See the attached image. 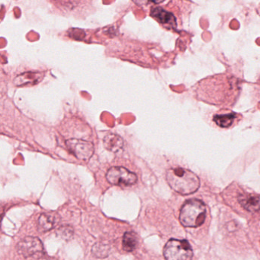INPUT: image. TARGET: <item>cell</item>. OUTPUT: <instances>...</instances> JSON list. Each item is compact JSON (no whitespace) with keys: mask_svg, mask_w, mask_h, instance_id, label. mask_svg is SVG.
Listing matches in <instances>:
<instances>
[{"mask_svg":"<svg viewBox=\"0 0 260 260\" xmlns=\"http://www.w3.org/2000/svg\"><path fill=\"white\" fill-rule=\"evenodd\" d=\"M167 180L174 191L182 194H192L200 186L199 177L190 170L181 167L170 169L167 171Z\"/></svg>","mask_w":260,"mask_h":260,"instance_id":"6da1fadb","label":"cell"},{"mask_svg":"<svg viewBox=\"0 0 260 260\" xmlns=\"http://www.w3.org/2000/svg\"><path fill=\"white\" fill-rule=\"evenodd\" d=\"M206 216V208L203 202L197 199L188 200L184 204L179 215V220L187 228H198L203 224Z\"/></svg>","mask_w":260,"mask_h":260,"instance_id":"7a4b0ae2","label":"cell"},{"mask_svg":"<svg viewBox=\"0 0 260 260\" xmlns=\"http://www.w3.org/2000/svg\"><path fill=\"white\" fill-rule=\"evenodd\" d=\"M164 254L167 260H191L193 251L187 240L172 239L166 244Z\"/></svg>","mask_w":260,"mask_h":260,"instance_id":"3957f363","label":"cell"},{"mask_svg":"<svg viewBox=\"0 0 260 260\" xmlns=\"http://www.w3.org/2000/svg\"><path fill=\"white\" fill-rule=\"evenodd\" d=\"M106 179L112 185L120 186L134 185L138 180L135 173L121 167H113L109 169L106 174Z\"/></svg>","mask_w":260,"mask_h":260,"instance_id":"277c9868","label":"cell"},{"mask_svg":"<svg viewBox=\"0 0 260 260\" xmlns=\"http://www.w3.org/2000/svg\"><path fill=\"white\" fill-rule=\"evenodd\" d=\"M18 252L25 258H38L44 254V246L37 237H28L19 242Z\"/></svg>","mask_w":260,"mask_h":260,"instance_id":"5b68a950","label":"cell"},{"mask_svg":"<svg viewBox=\"0 0 260 260\" xmlns=\"http://www.w3.org/2000/svg\"><path fill=\"white\" fill-rule=\"evenodd\" d=\"M66 145L69 151L80 160H89L94 153L93 144L89 141L69 139L66 141Z\"/></svg>","mask_w":260,"mask_h":260,"instance_id":"8992f818","label":"cell"},{"mask_svg":"<svg viewBox=\"0 0 260 260\" xmlns=\"http://www.w3.org/2000/svg\"><path fill=\"white\" fill-rule=\"evenodd\" d=\"M44 74L42 73L26 72L17 76L13 83L16 86H34L42 81Z\"/></svg>","mask_w":260,"mask_h":260,"instance_id":"52a82bcc","label":"cell"},{"mask_svg":"<svg viewBox=\"0 0 260 260\" xmlns=\"http://www.w3.org/2000/svg\"><path fill=\"white\" fill-rule=\"evenodd\" d=\"M150 15L156 19L159 23L167 28H173L176 26V18L172 13L166 11L164 9L156 7L151 10Z\"/></svg>","mask_w":260,"mask_h":260,"instance_id":"ba28073f","label":"cell"},{"mask_svg":"<svg viewBox=\"0 0 260 260\" xmlns=\"http://www.w3.org/2000/svg\"><path fill=\"white\" fill-rule=\"evenodd\" d=\"M59 220L60 218H59L58 214L57 213H44L39 217V225H38L39 231L42 232L51 231L58 223Z\"/></svg>","mask_w":260,"mask_h":260,"instance_id":"9c48e42d","label":"cell"},{"mask_svg":"<svg viewBox=\"0 0 260 260\" xmlns=\"http://www.w3.org/2000/svg\"><path fill=\"white\" fill-rule=\"evenodd\" d=\"M240 205L251 212H255L260 209V198L251 194H242L238 197Z\"/></svg>","mask_w":260,"mask_h":260,"instance_id":"30bf717a","label":"cell"},{"mask_svg":"<svg viewBox=\"0 0 260 260\" xmlns=\"http://www.w3.org/2000/svg\"><path fill=\"white\" fill-rule=\"evenodd\" d=\"M103 144L106 150L113 153H117L123 148L124 141L119 135L111 134L105 137L103 139Z\"/></svg>","mask_w":260,"mask_h":260,"instance_id":"8fae6325","label":"cell"},{"mask_svg":"<svg viewBox=\"0 0 260 260\" xmlns=\"http://www.w3.org/2000/svg\"><path fill=\"white\" fill-rule=\"evenodd\" d=\"M138 244V237L134 232H127L124 234L122 240L123 249L127 252H132L136 249Z\"/></svg>","mask_w":260,"mask_h":260,"instance_id":"7c38bea8","label":"cell"},{"mask_svg":"<svg viewBox=\"0 0 260 260\" xmlns=\"http://www.w3.org/2000/svg\"><path fill=\"white\" fill-rule=\"evenodd\" d=\"M237 115L234 113L225 114V115H214V121L220 127L226 128L230 127L235 121Z\"/></svg>","mask_w":260,"mask_h":260,"instance_id":"4fadbf2b","label":"cell"},{"mask_svg":"<svg viewBox=\"0 0 260 260\" xmlns=\"http://www.w3.org/2000/svg\"><path fill=\"white\" fill-rule=\"evenodd\" d=\"M109 247L104 243H96L92 248V253L97 257H106L109 255Z\"/></svg>","mask_w":260,"mask_h":260,"instance_id":"5bb4252c","label":"cell"},{"mask_svg":"<svg viewBox=\"0 0 260 260\" xmlns=\"http://www.w3.org/2000/svg\"><path fill=\"white\" fill-rule=\"evenodd\" d=\"M58 234L61 237H64V238H68V237H71L73 234L72 230L71 228H60L58 231Z\"/></svg>","mask_w":260,"mask_h":260,"instance_id":"9a60e30c","label":"cell"},{"mask_svg":"<svg viewBox=\"0 0 260 260\" xmlns=\"http://www.w3.org/2000/svg\"><path fill=\"white\" fill-rule=\"evenodd\" d=\"M43 260H53V259H48V258H45V259H43Z\"/></svg>","mask_w":260,"mask_h":260,"instance_id":"2e32d148","label":"cell"}]
</instances>
